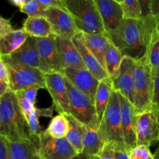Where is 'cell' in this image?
Wrapping results in <instances>:
<instances>
[{"mask_svg":"<svg viewBox=\"0 0 159 159\" xmlns=\"http://www.w3.org/2000/svg\"><path fill=\"white\" fill-rule=\"evenodd\" d=\"M54 107L51 106L48 108H37L33 111L28 119L27 124L29 127V133L30 138H38L40 134L43 131V128L40 127L39 118L43 116V117H52L54 113Z\"/></svg>","mask_w":159,"mask_h":159,"instance_id":"cell-27","label":"cell"},{"mask_svg":"<svg viewBox=\"0 0 159 159\" xmlns=\"http://www.w3.org/2000/svg\"><path fill=\"white\" fill-rule=\"evenodd\" d=\"M40 1L47 8H57V9H61L65 11H67L65 0H48V1L40 0Z\"/></svg>","mask_w":159,"mask_h":159,"instance_id":"cell-38","label":"cell"},{"mask_svg":"<svg viewBox=\"0 0 159 159\" xmlns=\"http://www.w3.org/2000/svg\"><path fill=\"white\" fill-rule=\"evenodd\" d=\"M9 76V86L13 92L25 89L34 85H39L46 89L44 73L37 68L18 65L10 61L2 56Z\"/></svg>","mask_w":159,"mask_h":159,"instance_id":"cell-7","label":"cell"},{"mask_svg":"<svg viewBox=\"0 0 159 159\" xmlns=\"http://www.w3.org/2000/svg\"><path fill=\"white\" fill-rule=\"evenodd\" d=\"M96 158H97V157H90L89 156V155H85V154L83 153H81V154H78L76 156H75L74 158H72L71 159H96Z\"/></svg>","mask_w":159,"mask_h":159,"instance_id":"cell-45","label":"cell"},{"mask_svg":"<svg viewBox=\"0 0 159 159\" xmlns=\"http://www.w3.org/2000/svg\"><path fill=\"white\" fill-rule=\"evenodd\" d=\"M0 135L9 142L31 139L16 95L11 89L0 98Z\"/></svg>","mask_w":159,"mask_h":159,"instance_id":"cell-2","label":"cell"},{"mask_svg":"<svg viewBox=\"0 0 159 159\" xmlns=\"http://www.w3.org/2000/svg\"><path fill=\"white\" fill-rule=\"evenodd\" d=\"M137 61L129 57H123L120 67L111 78L113 91L120 93L134 105V75Z\"/></svg>","mask_w":159,"mask_h":159,"instance_id":"cell-12","label":"cell"},{"mask_svg":"<svg viewBox=\"0 0 159 159\" xmlns=\"http://www.w3.org/2000/svg\"><path fill=\"white\" fill-rule=\"evenodd\" d=\"M113 92V82H112L111 78L109 77L99 82L94 101L96 115H97L99 124L102 120V118L105 113V110Z\"/></svg>","mask_w":159,"mask_h":159,"instance_id":"cell-23","label":"cell"},{"mask_svg":"<svg viewBox=\"0 0 159 159\" xmlns=\"http://www.w3.org/2000/svg\"><path fill=\"white\" fill-rule=\"evenodd\" d=\"M29 37L23 29L13 30L11 33L0 39V54L9 56L16 51Z\"/></svg>","mask_w":159,"mask_h":159,"instance_id":"cell-24","label":"cell"},{"mask_svg":"<svg viewBox=\"0 0 159 159\" xmlns=\"http://www.w3.org/2000/svg\"><path fill=\"white\" fill-rule=\"evenodd\" d=\"M152 68L146 60L137 61L134 75V107L136 114L152 110Z\"/></svg>","mask_w":159,"mask_h":159,"instance_id":"cell-5","label":"cell"},{"mask_svg":"<svg viewBox=\"0 0 159 159\" xmlns=\"http://www.w3.org/2000/svg\"><path fill=\"white\" fill-rule=\"evenodd\" d=\"M155 114L157 116V119H158V127H159V111L158 112H155Z\"/></svg>","mask_w":159,"mask_h":159,"instance_id":"cell-48","label":"cell"},{"mask_svg":"<svg viewBox=\"0 0 159 159\" xmlns=\"http://www.w3.org/2000/svg\"><path fill=\"white\" fill-rule=\"evenodd\" d=\"M20 9L23 13L27 15L28 17H35L44 16L48 8L42 4L40 0H28Z\"/></svg>","mask_w":159,"mask_h":159,"instance_id":"cell-32","label":"cell"},{"mask_svg":"<svg viewBox=\"0 0 159 159\" xmlns=\"http://www.w3.org/2000/svg\"><path fill=\"white\" fill-rule=\"evenodd\" d=\"M65 2L78 30L88 34L106 33L95 0H65Z\"/></svg>","mask_w":159,"mask_h":159,"instance_id":"cell-3","label":"cell"},{"mask_svg":"<svg viewBox=\"0 0 159 159\" xmlns=\"http://www.w3.org/2000/svg\"><path fill=\"white\" fill-rule=\"evenodd\" d=\"M0 79L9 85V71H8L7 65L1 54H0Z\"/></svg>","mask_w":159,"mask_h":159,"instance_id":"cell-39","label":"cell"},{"mask_svg":"<svg viewBox=\"0 0 159 159\" xmlns=\"http://www.w3.org/2000/svg\"><path fill=\"white\" fill-rule=\"evenodd\" d=\"M75 88L82 91L94 102L99 81L85 68H66L62 71Z\"/></svg>","mask_w":159,"mask_h":159,"instance_id":"cell-13","label":"cell"},{"mask_svg":"<svg viewBox=\"0 0 159 159\" xmlns=\"http://www.w3.org/2000/svg\"><path fill=\"white\" fill-rule=\"evenodd\" d=\"M151 14L156 20H159V1L150 0Z\"/></svg>","mask_w":159,"mask_h":159,"instance_id":"cell-42","label":"cell"},{"mask_svg":"<svg viewBox=\"0 0 159 159\" xmlns=\"http://www.w3.org/2000/svg\"><path fill=\"white\" fill-rule=\"evenodd\" d=\"M72 41L77 48L86 69H88L99 82L110 77L108 73L101 65L97 58L85 45L83 38V33L80 31L78 32L72 37Z\"/></svg>","mask_w":159,"mask_h":159,"instance_id":"cell-18","label":"cell"},{"mask_svg":"<svg viewBox=\"0 0 159 159\" xmlns=\"http://www.w3.org/2000/svg\"><path fill=\"white\" fill-rule=\"evenodd\" d=\"M106 34H110L124 20V14L117 0H95Z\"/></svg>","mask_w":159,"mask_h":159,"instance_id":"cell-16","label":"cell"},{"mask_svg":"<svg viewBox=\"0 0 159 159\" xmlns=\"http://www.w3.org/2000/svg\"><path fill=\"white\" fill-rule=\"evenodd\" d=\"M99 134L103 144H116L125 148L121 126V110L119 96L113 91L99 127Z\"/></svg>","mask_w":159,"mask_h":159,"instance_id":"cell-4","label":"cell"},{"mask_svg":"<svg viewBox=\"0 0 159 159\" xmlns=\"http://www.w3.org/2000/svg\"><path fill=\"white\" fill-rule=\"evenodd\" d=\"M85 45L97 58L104 69L106 70L105 55L111 40L106 33L100 34H88L83 33Z\"/></svg>","mask_w":159,"mask_h":159,"instance_id":"cell-21","label":"cell"},{"mask_svg":"<svg viewBox=\"0 0 159 159\" xmlns=\"http://www.w3.org/2000/svg\"><path fill=\"white\" fill-rule=\"evenodd\" d=\"M56 40L63 69L66 68H85L72 39L57 36Z\"/></svg>","mask_w":159,"mask_h":159,"instance_id":"cell-19","label":"cell"},{"mask_svg":"<svg viewBox=\"0 0 159 159\" xmlns=\"http://www.w3.org/2000/svg\"><path fill=\"white\" fill-rule=\"evenodd\" d=\"M157 22V25H156V30H157V32L159 34V20H156Z\"/></svg>","mask_w":159,"mask_h":159,"instance_id":"cell-47","label":"cell"},{"mask_svg":"<svg viewBox=\"0 0 159 159\" xmlns=\"http://www.w3.org/2000/svg\"><path fill=\"white\" fill-rule=\"evenodd\" d=\"M118 96L120 102L123 138H124L126 149L129 152L132 148L137 146L136 130H135L136 113H135L134 105L128 99H126L120 93H118Z\"/></svg>","mask_w":159,"mask_h":159,"instance_id":"cell-14","label":"cell"},{"mask_svg":"<svg viewBox=\"0 0 159 159\" xmlns=\"http://www.w3.org/2000/svg\"><path fill=\"white\" fill-rule=\"evenodd\" d=\"M68 123L66 116L57 114L51 119L48 128L44 130L45 134L51 138L60 139L66 137L68 130Z\"/></svg>","mask_w":159,"mask_h":159,"instance_id":"cell-28","label":"cell"},{"mask_svg":"<svg viewBox=\"0 0 159 159\" xmlns=\"http://www.w3.org/2000/svg\"><path fill=\"white\" fill-rule=\"evenodd\" d=\"M122 9L125 20H141L143 17L139 0H122L117 1Z\"/></svg>","mask_w":159,"mask_h":159,"instance_id":"cell-30","label":"cell"},{"mask_svg":"<svg viewBox=\"0 0 159 159\" xmlns=\"http://www.w3.org/2000/svg\"><path fill=\"white\" fill-rule=\"evenodd\" d=\"M96 159H99V158H98V157H97V158H96Z\"/></svg>","mask_w":159,"mask_h":159,"instance_id":"cell-49","label":"cell"},{"mask_svg":"<svg viewBox=\"0 0 159 159\" xmlns=\"http://www.w3.org/2000/svg\"><path fill=\"white\" fill-rule=\"evenodd\" d=\"M98 158L99 159H115L111 144H104L102 151H101Z\"/></svg>","mask_w":159,"mask_h":159,"instance_id":"cell-41","label":"cell"},{"mask_svg":"<svg viewBox=\"0 0 159 159\" xmlns=\"http://www.w3.org/2000/svg\"><path fill=\"white\" fill-rule=\"evenodd\" d=\"M23 29L29 37L44 38L53 34L52 26L45 16L27 17Z\"/></svg>","mask_w":159,"mask_h":159,"instance_id":"cell-22","label":"cell"},{"mask_svg":"<svg viewBox=\"0 0 159 159\" xmlns=\"http://www.w3.org/2000/svg\"><path fill=\"white\" fill-rule=\"evenodd\" d=\"M153 76V90L152 97V110L159 111V68L152 69Z\"/></svg>","mask_w":159,"mask_h":159,"instance_id":"cell-33","label":"cell"},{"mask_svg":"<svg viewBox=\"0 0 159 159\" xmlns=\"http://www.w3.org/2000/svg\"><path fill=\"white\" fill-rule=\"evenodd\" d=\"M41 86H39V85H34V86H31L30 88L20 90V91L14 92L16 95V96L19 97H22L24 99L27 100L28 102H31V103L34 104L36 103V99H37V93L40 89H41Z\"/></svg>","mask_w":159,"mask_h":159,"instance_id":"cell-35","label":"cell"},{"mask_svg":"<svg viewBox=\"0 0 159 159\" xmlns=\"http://www.w3.org/2000/svg\"><path fill=\"white\" fill-rule=\"evenodd\" d=\"M137 145L150 147L153 143L159 141V127L158 119L152 110L136 114Z\"/></svg>","mask_w":159,"mask_h":159,"instance_id":"cell-11","label":"cell"},{"mask_svg":"<svg viewBox=\"0 0 159 159\" xmlns=\"http://www.w3.org/2000/svg\"><path fill=\"white\" fill-rule=\"evenodd\" d=\"M69 125L65 138L78 154L82 153L83 151V138L86 132V127L73 117L71 115H65Z\"/></svg>","mask_w":159,"mask_h":159,"instance_id":"cell-25","label":"cell"},{"mask_svg":"<svg viewBox=\"0 0 159 159\" xmlns=\"http://www.w3.org/2000/svg\"><path fill=\"white\" fill-rule=\"evenodd\" d=\"M10 61L31 68H40V61L37 46V39L29 37L25 43L9 56H3Z\"/></svg>","mask_w":159,"mask_h":159,"instance_id":"cell-17","label":"cell"},{"mask_svg":"<svg viewBox=\"0 0 159 159\" xmlns=\"http://www.w3.org/2000/svg\"><path fill=\"white\" fill-rule=\"evenodd\" d=\"M38 143L39 137L19 142L8 141L9 159H41Z\"/></svg>","mask_w":159,"mask_h":159,"instance_id":"cell-20","label":"cell"},{"mask_svg":"<svg viewBox=\"0 0 159 159\" xmlns=\"http://www.w3.org/2000/svg\"><path fill=\"white\" fill-rule=\"evenodd\" d=\"M104 144L100 139L99 127H86V132L83 138L82 153L90 157H99Z\"/></svg>","mask_w":159,"mask_h":159,"instance_id":"cell-26","label":"cell"},{"mask_svg":"<svg viewBox=\"0 0 159 159\" xmlns=\"http://www.w3.org/2000/svg\"><path fill=\"white\" fill-rule=\"evenodd\" d=\"M13 30L10 21L7 19L0 16V39L4 37Z\"/></svg>","mask_w":159,"mask_h":159,"instance_id":"cell-36","label":"cell"},{"mask_svg":"<svg viewBox=\"0 0 159 159\" xmlns=\"http://www.w3.org/2000/svg\"><path fill=\"white\" fill-rule=\"evenodd\" d=\"M64 76V75H63ZM69 98L70 114L85 127H99L94 102L64 76Z\"/></svg>","mask_w":159,"mask_h":159,"instance_id":"cell-6","label":"cell"},{"mask_svg":"<svg viewBox=\"0 0 159 159\" xmlns=\"http://www.w3.org/2000/svg\"><path fill=\"white\" fill-rule=\"evenodd\" d=\"M46 89L52 98V106L58 114L69 115L70 106L68 89L63 75L61 73L44 74Z\"/></svg>","mask_w":159,"mask_h":159,"instance_id":"cell-10","label":"cell"},{"mask_svg":"<svg viewBox=\"0 0 159 159\" xmlns=\"http://www.w3.org/2000/svg\"><path fill=\"white\" fill-rule=\"evenodd\" d=\"M56 37L53 34L44 38H36L40 61V70L44 74L54 72L61 74L63 71Z\"/></svg>","mask_w":159,"mask_h":159,"instance_id":"cell-8","label":"cell"},{"mask_svg":"<svg viewBox=\"0 0 159 159\" xmlns=\"http://www.w3.org/2000/svg\"><path fill=\"white\" fill-rule=\"evenodd\" d=\"M10 89V86L6 82H3L0 79V98L4 96L9 90Z\"/></svg>","mask_w":159,"mask_h":159,"instance_id":"cell-43","label":"cell"},{"mask_svg":"<svg viewBox=\"0 0 159 159\" xmlns=\"http://www.w3.org/2000/svg\"><path fill=\"white\" fill-rule=\"evenodd\" d=\"M123 57L124 56L120 51L111 42L105 55L106 71L110 78L114 77L116 75L120 67Z\"/></svg>","mask_w":159,"mask_h":159,"instance_id":"cell-29","label":"cell"},{"mask_svg":"<svg viewBox=\"0 0 159 159\" xmlns=\"http://www.w3.org/2000/svg\"><path fill=\"white\" fill-rule=\"evenodd\" d=\"M156 25V20L152 15L141 20L124 19L115 30L107 34L124 57L140 61L146 60L152 35L157 30Z\"/></svg>","mask_w":159,"mask_h":159,"instance_id":"cell-1","label":"cell"},{"mask_svg":"<svg viewBox=\"0 0 159 159\" xmlns=\"http://www.w3.org/2000/svg\"><path fill=\"white\" fill-rule=\"evenodd\" d=\"M27 1L28 0H10L9 2H10L11 4L13 5V6L19 7L20 9V8H22L25 4H26Z\"/></svg>","mask_w":159,"mask_h":159,"instance_id":"cell-44","label":"cell"},{"mask_svg":"<svg viewBox=\"0 0 159 159\" xmlns=\"http://www.w3.org/2000/svg\"><path fill=\"white\" fill-rule=\"evenodd\" d=\"M115 159H130L129 152L125 148L120 147L116 144H111Z\"/></svg>","mask_w":159,"mask_h":159,"instance_id":"cell-37","label":"cell"},{"mask_svg":"<svg viewBox=\"0 0 159 159\" xmlns=\"http://www.w3.org/2000/svg\"><path fill=\"white\" fill-rule=\"evenodd\" d=\"M38 148L41 159H71L78 155L66 138H51L44 130L39 136Z\"/></svg>","mask_w":159,"mask_h":159,"instance_id":"cell-9","label":"cell"},{"mask_svg":"<svg viewBox=\"0 0 159 159\" xmlns=\"http://www.w3.org/2000/svg\"><path fill=\"white\" fill-rule=\"evenodd\" d=\"M0 159H9L8 141L0 135Z\"/></svg>","mask_w":159,"mask_h":159,"instance_id":"cell-40","label":"cell"},{"mask_svg":"<svg viewBox=\"0 0 159 159\" xmlns=\"http://www.w3.org/2000/svg\"><path fill=\"white\" fill-rule=\"evenodd\" d=\"M154 156H155V159H159V148L156 150V152L154 154Z\"/></svg>","mask_w":159,"mask_h":159,"instance_id":"cell-46","label":"cell"},{"mask_svg":"<svg viewBox=\"0 0 159 159\" xmlns=\"http://www.w3.org/2000/svg\"><path fill=\"white\" fill-rule=\"evenodd\" d=\"M130 159H155L148 146L137 145L129 152Z\"/></svg>","mask_w":159,"mask_h":159,"instance_id":"cell-34","label":"cell"},{"mask_svg":"<svg viewBox=\"0 0 159 159\" xmlns=\"http://www.w3.org/2000/svg\"><path fill=\"white\" fill-rule=\"evenodd\" d=\"M44 16L51 24L53 34L55 35L72 39L79 32L72 17L67 11L57 8H48Z\"/></svg>","mask_w":159,"mask_h":159,"instance_id":"cell-15","label":"cell"},{"mask_svg":"<svg viewBox=\"0 0 159 159\" xmlns=\"http://www.w3.org/2000/svg\"><path fill=\"white\" fill-rule=\"evenodd\" d=\"M146 61L152 69L159 68V34L157 30L152 35L146 56Z\"/></svg>","mask_w":159,"mask_h":159,"instance_id":"cell-31","label":"cell"}]
</instances>
